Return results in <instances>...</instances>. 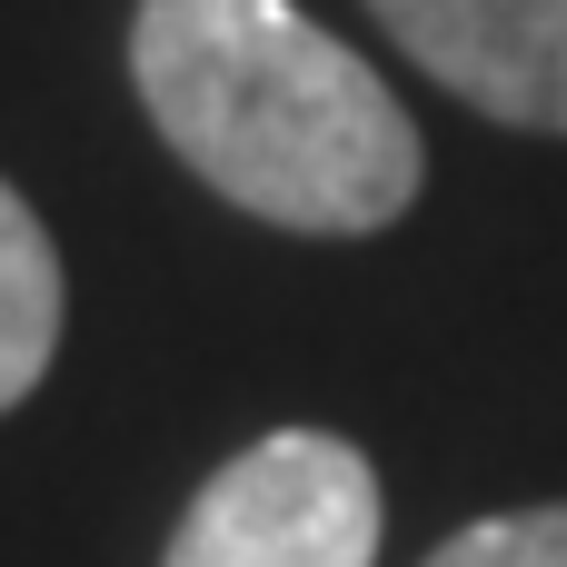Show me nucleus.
Segmentation results:
<instances>
[{"instance_id": "nucleus-1", "label": "nucleus", "mask_w": 567, "mask_h": 567, "mask_svg": "<svg viewBox=\"0 0 567 567\" xmlns=\"http://www.w3.org/2000/svg\"><path fill=\"white\" fill-rule=\"evenodd\" d=\"M130 80L150 130L269 229L369 239L429 179L389 80L289 0H140Z\"/></svg>"}, {"instance_id": "nucleus-2", "label": "nucleus", "mask_w": 567, "mask_h": 567, "mask_svg": "<svg viewBox=\"0 0 567 567\" xmlns=\"http://www.w3.org/2000/svg\"><path fill=\"white\" fill-rule=\"evenodd\" d=\"M379 468L329 429H279L239 449L179 518L169 567H369Z\"/></svg>"}, {"instance_id": "nucleus-3", "label": "nucleus", "mask_w": 567, "mask_h": 567, "mask_svg": "<svg viewBox=\"0 0 567 567\" xmlns=\"http://www.w3.org/2000/svg\"><path fill=\"white\" fill-rule=\"evenodd\" d=\"M379 30L508 130H567V0H369Z\"/></svg>"}, {"instance_id": "nucleus-4", "label": "nucleus", "mask_w": 567, "mask_h": 567, "mask_svg": "<svg viewBox=\"0 0 567 567\" xmlns=\"http://www.w3.org/2000/svg\"><path fill=\"white\" fill-rule=\"evenodd\" d=\"M60 309H70V289H60V249H50V229L30 219V199L0 179V419L50 379Z\"/></svg>"}, {"instance_id": "nucleus-5", "label": "nucleus", "mask_w": 567, "mask_h": 567, "mask_svg": "<svg viewBox=\"0 0 567 567\" xmlns=\"http://www.w3.org/2000/svg\"><path fill=\"white\" fill-rule=\"evenodd\" d=\"M429 567H567V508H518V518H478L458 528Z\"/></svg>"}]
</instances>
